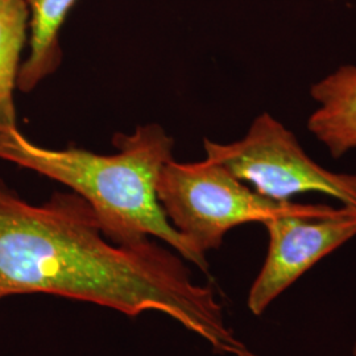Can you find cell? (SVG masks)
I'll return each mask as SVG.
<instances>
[{
    "label": "cell",
    "mask_w": 356,
    "mask_h": 356,
    "mask_svg": "<svg viewBox=\"0 0 356 356\" xmlns=\"http://www.w3.org/2000/svg\"><path fill=\"white\" fill-rule=\"evenodd\" d=\"M113 143L118 153L107 156L78 148L57 151L10 128L0 131V159L70 188L91 206L111 242L132 245L154 236L206 272V256L173 227L156 194L159 175L173 159V139L148 124L131 135L116 134Z\"/></svg>",
    "instance_id": "obj_2"
},
{
    "label": "cell",
    "mask_w": 356,
    "mask_h": 356,
    "mask_svg": "<svg viewBox=\"0 0 356 356\" xmlns=\"http://www.w3.org/2000/svg\"><path fill=\"white\" fill-rule=\"evenodd\" d=\"M29 28L26 0H0V131L17 128L13 90Z\"/></svg>",
    "instance_id": "obj_8"
},
{
    "label": "cell",
    "mask_w": 356,
    "mask_h": 356,
    "mask_svg": "<svg viewBox=\"0 0 356 356\" xmlns=\"http://www.w3.org/2000/svg\"><path fill=\"white\" fill-rule=\"evenodd\" d=\"M264 226L267 257L247 300L254 316H261L281 293L319 260L356 236V209L342 204L339 213L323 218L279 216Z\"/></svg>",
    "instance_id": "obj_5"
},
{
    "label": "cell",
    "mask_w": 356,
    "mask_h": 356,
    "mask_svg": "<svg viewBox=\"0 0 356 356\" xmlns=\"http://www.w3.org/2000/svg\"><path fill=\"white\" fill-rule=\"evenodd\" d=\"M310 95L317 108L307 119V129L338 159L356 149V66L343 65L319 79Z\"/></svg>",
    "instance_id": "obj_6"
},
{
    "label": "cell",
    "mask_w": 356,
    "mask_h": 356,
    "mask_svg": "<svg viewBox=\"0 0 356 356\" xmlns=\"http://www.w3.org/2000/svg\"><path fill=\"white\" fill-rule=\"evenodd\" d=\"M53 294L118 310L160 312L216 354L260 356L229 329L216 292L191 279L177 254L151 239L116 244L76 193L31 204L0 182V300Z\"/></svg>",
    "instance_id": "obj_1"
},
{
    "label": "cell",
    "mask_w": 356,
    "mask_h": 356,
    "mask_svg": "<svg viewBox=\"0 0 356 356\" xmlns=\"http://www.w3.org/2000/svg\"><path fill=\"white\" fill-rule=\"evenodd\" d=\"M204 147L206 159L267 198L291 201L314 191L356 209V173H337L319 165L292 131L268 113L254 119L241 140L222 144L204 139Z\"/></svg>",
    "instance_id": "obj_4"
},
{
    "label": "cell",
    "mask_w": 356,
    "mask_h": 356,
    "mask_svg": "<svg viewBox=\"0 0 356 356\" xmlns=\"http://www.w3.org/2000/svg\"><path fill=\"white\" fill-rule=\"evenodd\" d=\"M76 0H26L29 8V54L20 66L17 89L29 92L61 64L60 31Z\"/></svg>",
    "instance_id": "obj_7"
},
{
    "label": "cell",
    "mask_w": 356,
    "mask_h": 356,
    "mask_svg": "<svg viewBox=\"0 0 356 356\" xmlns=\"http://www.w3.org/2000/svg\"><path fill=\"white\" fill-rule=\"evenodd\" d=\"M156 194L173 227L204 256L222 245L229 229L244 223L264 225L285 216L323 218L341 210L327 204L270 200L209 159L168 161L157 178Z\"/></svg>",
    "instance_id": "obj_3"
},
{
    "label": "cell",
    "mask_w": 356,
    "mask_h": 356,
    "mask_svg": "<svg viewBox=\"0 0 356 356\" xmlns=\"http://www.w3.org/2000/svg\"><path fill=\"white\" fill-rule=\"evenodd\" d=\"M354 356H356V343L355 346H354Z\"/></svg>",
    "instance_id": "obj_9"
}]
</instances>
